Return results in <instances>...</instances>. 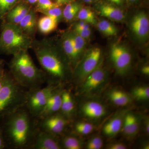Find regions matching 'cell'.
I'll return each mask as SVG.
<instances>
[{"label": "cell", "mask_w": 149, "mask_h": 149, "mask_svg": "<svg viewBox=\"0 0 149 149\" xmlns=\"http://www.w3.org/2000/svg\"><path fill=\"white\" fill-rule=\"evenodd\" d=\"M7 149H29L38 130L37 120L25 107L0 118Z\"/></svg>", "instance_id": "obj_1"}, {"label": "cell", "mask_w": 149, "mask_h": 149, "mask_svg": "<svg viewBox=\"0 0 149 149\" xmlns=\"http://www.w3.org/2000/svg\"><path fill=\"white\" fill-rule=\"evenodd\" d=\"M31 49L45 75L47 84L58 85L56 84L66 79L70 65L60 45L51 38L34 39Z\"/></svg>", "instance_id": "obj_2"}, {"label": "cell", "mask_w": 149, "mask_h": 149, "mask_svg": "<svg viewBox=\"0 0 149 149\" xmlns=\"http://www.w3.org/2000/svg\"><path fill=\"white\" fill-rule=\"evenodd\" d=\"M8 67L15 80L28 91L42 87L47 81L44 72L36 66L28 50L20 51L13 56Z\"/></svg>", "instance_id": "obj_3"}, {"label": "cell", "mask_w": 149, "mask_h": 149, "mask_svg": "<svg viewBox=\"0 0 149 149\" xmlns=\"http://www.w3.org/2000/svg\"><path fill=\"white\" fill-rule=\"evenodd\" d=\"M28 92L17 83L9 71L5 70L0 90V118L25 107Z\"/></svg>", "instance_id": "obj_4"}, {"label": "cell", "mask_w": 149, "mask_h": 149, "mask_svg": "<svg viewBox=\"0 0 149 149\" xmlns=\"http://www.w3.org/2000/svg\"><path fill=\"white\" fill-rule=\"evenodd\" d=\"M18 25L3 21L0 32V54L13 56L32 47L33 40Z\"/></svg>", "instance_id": "obj_5"}, {"label": "cell", "mask_w": 149, "mask_h": 149, "mask_svg": "<svg viewBox=\"0 0 149 149\" xmlns=\"http://www.w3.org/2000/svg\"><path fill=\"white\" fill-rule=\"evenodd\" d=\"M57 86L47 84L44 88L40 87L28 91L24 107L33 117L36 118L38 117L46 105L51 93Z\"/></svg>", "instance_id": "obj_6"}, {"label": "cell", "mask_w": 149, "mask_h": 149, "mask_svg": "<svg viewBox=\"0 0 149 149\" xmlns=\"http://www.w3.org/2000/svg\"><path fill=\"white\" fill-rule=\"evenodd\" d=\"M102 51L98 47H93L87 52L84 58L74 67L73 77L76 81L85 80L88 75L97 68L100 64Z\"/></svg>", "instance_id": "obj_7"}, {"label": "cell", "mask_w": 149, "mask_h": 149, "mask_svg": "<svg viewBox=\"0 0 149 149\" xmlns=\"http://www.w3.org/2000/svg\"><path fill=\"white\" fill-rule=\"evenodd\" d=\"M110 57L118 74L124 75L129 71L132 56L128 48L120 43H113L110 49Z\"/></svg>", "instance_id": "obj_8"}, {"label": "cell", "mask_w": 149, "mask_h": 149, "mask_svg": "<svg viewBox=\"0 0 149 149\" xmlns=\"http://www.w3.org/2000/svg\"><path fill=\"white\" fill-rule=\"evenodd\" d=\"M39 129L60 136L69 123V120L60 112L42 119L37 120Z\"/></svg>", "instance_id": "obj_9"}, {"label": "cell", "mask_w": 149, "mask_h": 149, "mask_svg": "<svg viewBox=\"0 0 149 149\" xmlns=\"http://www.w3.org/2000/svg\"><path fill=\"white\" fill-rule=\"evenodd\" d=\"M129 24L131 32L137 39L141 42L147 40L149 34V20L146 12L140 11L135 14Z\"/></svg>", "instance_id": "obj_10"}, {"label": "cell", "mask_w": 149, "mask_h": 149, "mask_svg": "<svg viewBox=\"0 0 149 149\" xmlns=\"http://www.w3.org/2000/svg\"><path fill=\"white\" fill-rule=\"evenodd\" d=\"M59 136L39 129L29 149H61Z\"/></svg>", "instance_id": "obj_11"}, {"label": "cell", "mask_w": 149, "mask_h": 149, "mask_svg": "<svg viewBox=\"0 0 149 149\" xmlns=\"http://www.w3.org/2000/svg\"><path fill=\"white\" fill-rule=\"evenodd\" d=\"M60 88V87L58 85L54 89L45 107L36 119H42L59 112L61 105V94L63 90Z\"/></svg>", "instance_id": "obj_12"}, {"label": "cell", "mask_w": 149, "mask_h": 149, "mask_svg": "<svg viewBox=\"0 0 149 149\" xmlns=\"http://www.w3.org/2000/svg\"><path fill=\"white\" fill-rule=\"evenodd\" d=\"M100 15L116 22H122L125 18V13L120 7L107 2H100L96 6Z\"/></svg>", "instance_id": "obj_13"}, {"label": "cell", "mask_w": 149, "mask_h": 149, "mask_svg": "<svg viewBox=\"0 0 149 149\" xmlns=\"http://www.w3.org/2000/svg\"><path fill=\"white\" fill-rule=\"evenodd\" d=\"M33 7L26 2L21 0L6 15L4 22L17 24L22 20Z\"/></svg>", "instance_id": "obj_14"}, {"label": "cell", "mask_w": 149, "mask_h": 149, "mask_svg": "<svg viewBox=\"0 0 149 149\" xmlns=\"http://www.w3.org/2000/svg\"><path fill=\"white\" fill-rule=\"evenodd\" d=\"M37 13L32 7L18 24L25 34L33 39L37 29Z\"/></svg>", "instance_id": "obj_15"}, {"label": "cell", "mask_w": 149, "mask_h": 149, "mask_svg": "<svg viewBox=\"0 0 149 149\" xmlns=\"http://www.w3.org/2000/svg\"><path fill=\"white\" fill-rule=\"evenodd\" d=\"M105 77L104 71L99 66L85 78L82 86V90L87 92L94 90L103 82Z\"/></svg>", "instance_id": "obj_16"}, {"label": "cell", "mask_w": 149, "mask_h": 149, "mask_svg": "<svg viewBox=\"0 0 149 149\" xmlns=\"http://www.w3.org/2000/svg\"><path fill=\"white\" fill-rule=\"evenodd\" d=\"M61 97V105L59 112L69 120L74 112V100L71 93L66 90H63Z\"/></svg>", "instance_id": "obj_17"}, {"label": "cell", "mask_w": 149, "mask_h": 149, "mask_svg": "<svg viewBox=\"0 0 149 149\" xmlns=\"http://www.w3.org/2000/svg\"><path fill=\"white\" fill-rule=\"evenodd\" d=\"M81 111L83 114L92 118H97L103 116L105 109L101 104L95 102H89L82 106Z\"/></svg>", "instance_id": "obj_18"}, {"label": "cell", "mask_w": 149, "mask_h": 149, "mask_svg": "<svg viewBox=\"0 0 149 149\" xmlns=\"http://www.w3.org/2000/svg\"><path fill=\"white\" fill-rule=\"evenodd\" d=\"M60 45L70 65L74 66V47L70 31L63 34L61 40Z\"/></svg>", "instance_id": "obj_19"}, {"label": "cell", "mask_w": 149, "mask_h": 149, "mask_svg": "<svg viewBox=\"0 0 149 149\" xmlns=\"http://www.w3.org/2000/svg\"><path fill=\"white\" fill-rule=\"evenodd\" d=\"M58 23V21L55 19L44 15L38 20L37 28L40 33L48 35L56 29Z\"/></svg>", "instance_id": "obj_20"}, {"label": "cell", "mask_w": 149, "mask_h": 149, "mask_svg": "<svg viewBox=\"0 0 149 149\" xmlns=\"http://www.w3.org/2000/svg\"><path fill=\"white\" fill-rule=\"evenodd\" d=\"M80 2L73 0L65 5L63 8V18L65 21L69 22L76 17L78 11L82 7Z\"/></svg>", "instance_id": "obj_21"}, {"label": "cell", "mask_w": 149, "mask_h": 149, "mask_svg": "<svg viewBox=\"0 0 149 149\" xmlns=\"http://www.w3.org/2000/svg\"><path fill=\"white\" fill-rule=\"evenodd\" d=\"M139 123L137 117L131 113H128L125 116L123 130L125 135L133 136L138 132Z\"/></svg>", "instance_id": "obj_22"}, {"label": "cell", "mask_w": 149, "mask_h": 149, "mask_svg": "<svg viewBox=\"0 0 149 149\" xmlns=\"http://www.w3.org/2000/svg\"><path fill=\"white\" fill-rule=\"evenodd\" d=\"M70 33L74 47V66L75 67L85 49L86 40L73 30L70 31Z\"/></svg>", "instance_id": "obj_23"}, {"label": "cell", "mask_w": 149, "mask_h": 149, "mask_svg": "<svg viewBox=\"0 0 149 149\" xmlns=\"http://www.w3.org/2000/svg\"><path fill=\"white\" fill-rule=\"evenodd\" d=\"M123 120L119 117L112 118L104 126L103 133L106 136L111 137L118 133L122 128Z\"/></svg>", "instance_id": "obj_24"}, {"label": "cell", "mask_w": 149, "mask_h": 149, "mask_svg": "<svg viewBox=\"0 0 149 149\" xmlns=\"http://www.w3.org/2000/svg\"><path fill=\"white\" fill-rule=\"evenodd\" d=\"M109 97L113 104L119 106H125L130 102V98L128 94L120 90L111 91L109 93Z\"/></svg>", "instance_id": "obj_25"}, {"label": "cell", "mask_w": 149, "mask_h": 149, "mask_svg": "<svg viewBox=\"0 0 149 149\" xmlns=\"http://www.w3.org/2000/svg\"><path fill=\"white\" fill-rule=\"evenodd\" d=\"M96 24L99 31L105 36L112 37L117 35V27L106 19H101Z\"/></svg>", "instance_id": "obj_26"}, {"label": "cell", "mask_w": 149, "mask_h": 149, "mask_svg": "<svg viewBox=\"0 0 149 149\" xmlns=\"http://www.w3.org/2000/svg\"><path fill=\"white\" fill-rule=\"evenodd\" d=\"M62 148L66 149H80L82 144L80 139L73 135H67L60 139Z\"/></svg>", "instance_id": "obj_27"}, {"label": "cell", "mask_w": 149, "mask_h": 149, "mask_svg": "<svg viewBox=\"0 0 149 149\" xmlns=\"http://www.w3.org/2000/svg\"><path fill=\"white\" fill-rule=\"evenodd\" d=\"M75 18L78 20L85 22L89 24H95L97 23L95 13L91 8L88 7L82 6Z\"/></svg>", "instance_id": "obj_28"}, {"label": "cell", "mask_w": 149, "mask_h": 149, "mask_svg": "<svg viewBox=\"0 0 149 149\" xmlns=\"http://www.w3.org/2000/svg\"><path fill=\"white\" fill-rule=\"evenodd\" d=\"M58 6H61L58 4L54 0H38L33 8L37 13H42L45 11Z\"/></svg>", "instance_id": "obj_29"}, {"label": "cell", "mask_w": 149, "mask_h": 149, "mask_svg": "<svg viewBox=\"0 0 149 149\" xmlns=\"http://www.w3.org/2000/svg\"><path fill=\"white\" fill-rule=\"evenodd\" d=\"M21 0H0V19L4 21L6 15Z\"/></svg>", "instance_id": "obj_30"}, {"label": "cell", "mask_w": 149, "mask_h": 149, "mask_svg": "<svg viewBox=\"0 0 149 149\" xmlns=\"http://www.w3.org/2000/svg\"><path fill=\"white\" fill-rule=\"evenodd\" d=\"M133 95L137 100H148L149 98V88L148 86H140L134 88Z\"/></svg>", "instance_id": "obj_31"}, {"label": "cell", "mask_w": 149, "mask_h": 149, "mask_svg": "<svg viewBox=\"0 0 149 149\" xmlns=\"http://www.w3.org/2000/svg\"><path fill=\"white\" fill-rule=\"evenodd\" d=\"M74 130L82 135H88L92 132L93 126L91 123L84 122H77L74 124Z\"/></svg>", "instance_id": "obj_32"}, {"label": "cell", "mask_w": 149, "mask_h": 149, "mask_svg": "<svg viewBox=\"0 0 149 149\" xmlns=\"http://www.w3.org/2000/svg\"><path fill=\"white\" fill-rule=\"evenodd\" d=\"M62 6H58L45 11L42 13L44 15H47L55 19L58 22L61 20L63 18V8Z\"/></svg>", "instance_id": "obj_33"}, {"label": "cell", "mask_w": 149, "mask_h": 149, "mask_svg": "<svg viewBox=\"0 0 149 149\" xmlns=\"http://www.w3.org/2000/svg\"><path fill=\"white\" fill-rule=\"evenodd\" d=\"M103 143L101 138L95 137L91 139L87 145V148L88 149H100L103 146Z\"/></svg>", "instance_id": "obj_34"}, {"label": "cell", "mask_w": 149, "mask_h": 149, "mask_svg": "<svg viewBox=\"0 0 149 149\" xmlns=\"http://www.w3.org/2000/svg\"><path fill=\"white\" fill-rule=\"evenodd\" d=\"M72 30L86 40H88L91 37V32H92L91 28H88V29H83V28L74 29Z\"/></svg>", "instance_id": "obj_35"}, {"label": "cell", "mask_w": 149, "mask_h": 149, "mask_svg": "<svg viewBox=\"0 0 149 149\" xmlns=\"http://www.w3.org/2000/svg\"><path fill=\"white\" fill-rule=\"evenodd\" d=\"M108 148L110 149H125L127 148V147L124 144L118 143L111 144L109 147Z\"/></svg>", "instance_id": "obj_36"}, {"label": "cell", "mask_w": 149, "mask_h": 149, "mask_svg": "<svg viewBox=\"0 0 149 149\" xmlns=\"http://www.w3.org/2000/svg\"><path fill=\"white\" fill-rule=\"evenodd\" d=\"M107 1L110 3L120 8L124 5L125 0H107Z\"/></svg>", "instance_id": "obj_37"}, {"label": "cell", "mask_w": 149, "mask_h": 149, "mask_svg": "<svg viewBox=\"0 0 149 149\" xmlns=\"http://www.w3.org/2000/svg\"><path fill=\"white\" fill-rule=\"evenodd\" d=\"M7 149V147L3 136L2 132L0 128V149Z\"/></svg>", "instance_id": "obj_38"}, {"label": "cell", "mask_w": 149, "mask_h": 149, "mask_svg": "<svg viewBox=\"0 0 149 149\" xmlns=\"http://www.w3.org/2000/svg\"><path fill=\"white\" fill-rule=\"evenodd\" d=\"M4 67V65L2 66L0 68V90L2 86L4 75L5 71Z\"/></svg>", "instance_id": "obj_39"}, {"label": "cell", "mask_w": 149, "mask_h": 149, "mask_svg": "<svg viewBox=\"0 0 149 149\" xmlns=\"http://www.w3.org/2000/svg\"><path fill=\"white\" fill-rule=\"evenodd\" d=\"M73 0H54L56 3L61 6L65 5L68 3L72 1Z\"/></svg>", "instance_id": "obj_40"}, {"label": "cell", "mask_w": 149, "mask_h": 149, "mask_svg": "<svg viewBox=\"0 0 149 149\" xmlns=\"http://www.w3.org/2000/svg\"><path fill=\"white\" fill-rule=\"evenodd\" d=\"M141 71L143 74L145 75H149V65H146L143 67L141 69Z\"/></svg>", "instance_id": "obj_41"}, {"label": "cell", "mask_w": 149, "mask_h": 149, "mask_svg": "<svg viewBox=\"0 0 149 149\" xmlns=\"http://www.w3.org/2000/svg\"><path fill=\"white\" fill-rule=\"evenodd\" d=\"M22 1L26 2L33 7L35 5L38 0H22Z\"/></svg>", "instance_id": "obj_42"}, {"label": "cell", "mask_w": 149, "mask_h": 149, "mask_svg": "<svg viewBox=\"0 0 149 149\" xmlns=\"http://www.w3.org/2000/svg\"><path fill=\"white\" fill-rule=\"evenodd\" d=\"M80 1L82 2L85 3L90 4L97 2L98 0H80Z\"/></svg>", "instance_id": "obj_43"}, {"label": "cell", "mask_w": 149, "mask_h": 149, "mask_svg": "<svg viewBox=\"0 0 149 149\" xmlns=\"http://www.w3.org/2000/svg\"><path fill=\"white\" fill-rule=\"evenodd\" d=\"M126 2L128 3L129 4L131 5L137 3L139 0H125Z\"/></svg>", "instance_id": "obj_44"}, {"label": "cell", "mask_w": 149, "mask_h": 149, "mask_svg": "<svg viewBox=\"0 0 149 149\" xmlns=\"http://www.w3.org/2000/svg\"><path fill=\"white\" fill-rule=\"evenodd\" d=\"M149 120H147V122L146 123V131L147 133H149Z\"/></svg>", "instance_id": "obj_45"}, {"label": "cell", "mask_w": 149, "mask_h": 149, "mask_svg": "<svg viewBox=\"0 0 149 149\" xmlns=\"http://www.w3.org/2000/svg\"><path fill=\"white\" fill-rule=\"evenodd\" d=\"M5 65V61H4L2 59L0 58V68L2 66H3Z\"/></svg>", "instance_id": "obj_46"}, {"label": "cell", "mask_w": 149, "mask_h": 149, "mask_svg": "<svg viewBox=\"0 0 149 149\" xmlns=\"http://www.w3.org/2000/svg\"><path fill=\"white\" fill-rule=\"evenodd\" d=\"M3 22V21L0 19V32H1V29L2 26Z\"/></svg>", "instance_id": "obj_47"}]
</instances>
